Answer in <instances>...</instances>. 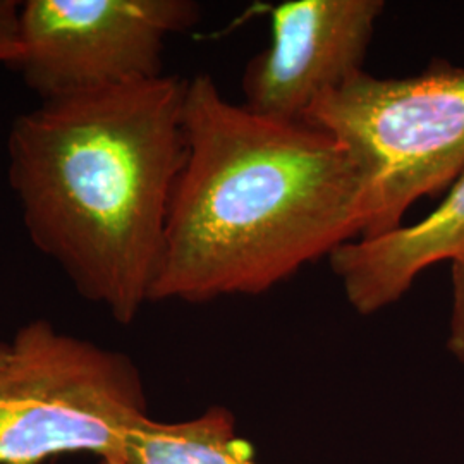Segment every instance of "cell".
<instances>
[{
  "mask_svg": "<svg viewBox=\"0 0 464 464\" xmlns=\"http://www.w3.org/2000/svg\"><path fill=\"white\" fill-rule=\"evenodd\" d=\"M124 463L258 464L237 435L231 411L222 406L176 423L141 418L128 435Z\"/></svg>",
  "mask_w": 464,
  "mask_h": 464,
  "instance_id": "ba28073f",
  "label": "cell"
},
{
  "mask_svg": "<svg viewBox=\"0 0 464 464\" xmlns=\"http://www.w3.org/2000/svg\"><path fill=\"white\" fill-rule=\"evenodd\" d=\"M99 464H126V463H112V461H99Z\"/></svg>",
  "mask_w": 464,
  "mask_h": 464,
  "instance_id": "7c38bea8",
  "label": "cell"
},
{
  "mask_svg": "<svg viewBox=\"0 0 464 464\" xmlns=\"http://www.w3.org/2000/svg\"><path fill=\"white\" fill-rule=\"evenodd\" d=\"M304 122L348 150L365 186L360 237H377L463 172L464 69L437 64L404 78L362 71L316 100Z\"/></svg>",
  "mask_w": 464,
  "mask_h": 464,
  "instance_id": "3957f363",
  "label": "cell"
},
{
  "mask_svg": "<svg viewBox=\"0 0 464 464\" xmlns=\"http://www.w3.org/2000/svg\"><path fill=\"white\" fill-rule=\"evenodd\" d=\"M176 74L44 100L7 140L9 183L38 251L130 325L150 303L186 153Z\"/></svg>",
  "mask_w": 464,
  "mask_h": 464,
  "instance_id": "7a4b0ae2",
  "label": "cell"
},
{
  "mask_svg": "<svg viewBox=\"0 0 464 464\" xmlns=\"http://www.w3.org/2000/svg\"><path fill=\"white\" fill-rule=\"evenodd\" d=\"M383 0H287L270 9V45L243 72V105L304 121L324 93L365 71Z\"/></svg>",
  "mask_w": 464,
  "mask_h": 464,
  "instance_id": "8992f818",
  "label": "cell"
},
{
  "mask_svg": "<svg viewBox=\"0 0 464 464\" xmlns=\"http://www.w3.org/2000/svg\"><path fill=\"white\" fill-rule=\"evenodd\" d=\"M198 19L191 0H28L14 67L42 102L157 78L167 38Z\"/></svg>",
  "mask_w": 464,
  "mask_h": 464,
  "instance_id": "5b68a950",
  "label": "cell"
},
{
  "mask_svg": "<svg viewBox=\"0 0 464 464\" xmlns=\"http://www.w3.org/2000/svg\"><path fill=\"white\" fill-rule=\"evenodd\" d=\"M183 167L150 301L258 296L360 237L365 186L348 150L188 80Z\"/></svg>",
  "mask_w": 464,
  "mask_h": 464,
  "instance_id": "6da1fadb",
  "label": "cell"
},
{
  "mask_svg": "<svg viewBox=\"0 0 464 464\" xmlns=\"http://www.w3.org/2000/svg\"><path fill=\"white\" fill-rule=\"evenodd\" d=\"M4 346H5V343H0V360H2V356H4Z\"/></svg>",
  "mask_w": 464,
  "mask_h": 464,
  "instance_id": "8fae6325",
  "label": "cell"
},
{
  "mask_svg": "<svg viewBox=\"0 0 464 464\" xmlns=\"http://www.w3.org/2000/svg\"><path fill=\"white\" fill-rule=\"evenodd\" d=\"M21 7L16 0H0V64L14 66L19 59Z\"/></svg>",
  "mask_w": 464,
  "mask_h": 464,
  "instance_id": "30bf717a",
  "label": "cell"
},
{
  "mask_svg": "<svg viewBox=\"0 0 464 464\" xmlns=\"http://www.w3.org/2000/svg\"><path fill=\"white\" fill-rule=\"evenodd\" d=\"M147 413L130 356L57 331L24 324L0 360V464H42L90 452L124 463L134 423Z\"/></svg>",
  "mask_w": 464,
  "mask_h": 464,
  "instance_id": "277c9868",
  "label": "cell"
},
{
  "mask_svg": "<svg viewBox=\"0 0 464 464\" xmlns=\"http://www.w3.org/2000/svg\"><path fill=\"white\" fill-rule=\"evenodd\" d=\"M464 249V170L435 210L411 226L377 237L353 239L329 256L344 296L360 315L398 303L416 277Z\"/></svg>",
  "mask_w": 464,
  "mask_h": 464,
  "instance_id": "52a82bcc",
  "label": "cell"
},
{
  "mask_svg": "<svg viewBox=\"0 0 464 464\" xmlns=\"http://www.w3.org/2000/svg\"><path fill=\"white\" fill-rule=\"evenodd\" d=\"M452 279V314L449 327L448 348L464 366V249L450 262Z\"/></svg>",
  "mask_w": 464,
  "mask_h": 464,
  "instance_id": "9c48e42d",
  "label": "cell"
}]
</instances>
